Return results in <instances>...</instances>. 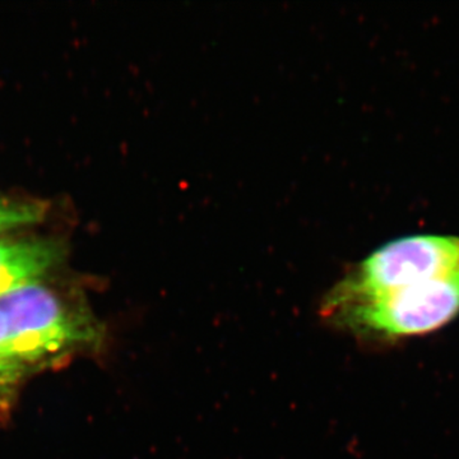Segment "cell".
Masks as SVG:
<instances>
[{"instance_id": "4", "label": "cell", "mask_w": 459, "mask_h": 459, "mask_svg": "<svg viewBox=\"0 0 459 459\" xmlns=\"http://www.w3.org/2000/svg\"><path fill=\"white\" fill-rule=\"evenodd\" d=\"M62 255V246L53 238L0 240V299L40 282Z\"/></svg>"}, {"instance_id": "2", "label": "cell", "mask_w": 459, "mask_h": 459, "mask_svg": "<svg viewBox=\"0 0 459 459\" xmlns=\"http://www.w3.org/2000/svg\"><path fill=\"white\" fill-rule=\"evenodd\" d=\"M455 274H459V238H403L368 256L328 292L325 300H360Z\"/></svg>"}, {"instance_id": "1", "label": "cell", "mask_w": 459, "mask_h": 459, "mask_svg": "<svg viewBox=\"0 0 459 459\" xmlns=\"http://www.w3.org/2000/svg\"><path fill=\"white\" fill-rule=\"evenodd\" d=\"M459 314V274L360 300H323L320 316L365 341L421 336L444 327Z\"/></svg>"}, {"instance_id": "6", "label": "cell", "mask_w": 459, "mask_h": 459, "mask_svg": "<svg viewBox=\"0 0 459 459\" xmlns=\"http://www.w3.org/2000/svg\"><path fill=\"white\" fill-rule=\"evenodd\" d=\"M25 368L12 350L7 322L0 312V395L8 394L17 385Z\"/></svg>"}, {"instance_id": "3", "label": "cell", "mask_w": 459, "mask_h": 459, "mask_svg": "<svg viewBox=\"0 0 459 459\" xmlns=\"http://www.w3.org/2000/svg\"><path fill=\"white\" fill-rule=\"evenodd\" d=\"M0 312L12 350L25 367L98 338L92 325L74 316L59 296L40 283L3 296Z\"/></svg>"}, {"instance_id": "5", "label": "cell", "mask_w": 459, "mask_h": 459, "mask_svg": "<svg viewBox=\"0 0 459 459\" xmlns=\"http://www.w3.org/2000/svg\"><path fill=\"white\" fill-rule=\"evenodd\" d=\"M47 213V204L42 202L0 195V234L40 222Z\"/></svg>"}]
</instances>
